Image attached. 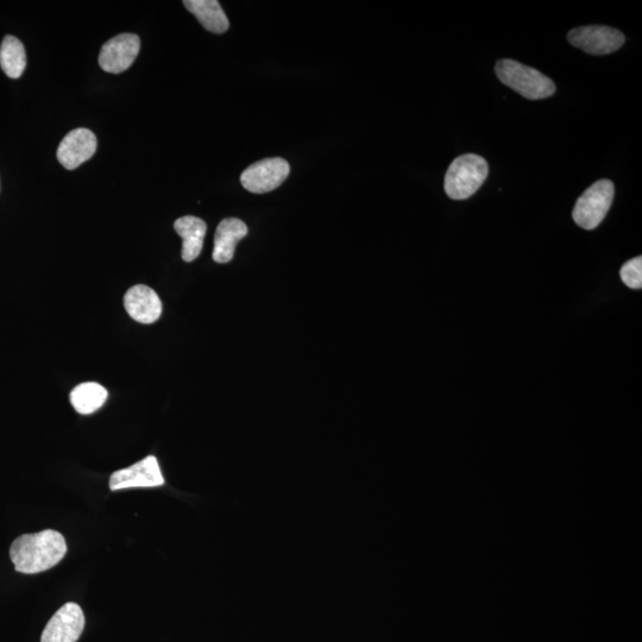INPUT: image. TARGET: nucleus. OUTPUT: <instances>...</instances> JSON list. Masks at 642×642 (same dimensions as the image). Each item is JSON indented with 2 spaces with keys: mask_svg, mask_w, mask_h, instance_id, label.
Instances as JSON below:
<instances>
[{
  "mask_svg": "<svg viewBox=\"0 0 642 642\" xmlns=\"http://www.w3.org/2000/svg\"><path fill=\"white\" fill-rule=\"evenodd\" d=\"M67 544L58 531L24 534L10 547L11 562L21 574L35 575L58 565L66 556Z\"/></svg>",
  "mask_w": 642,
  "mask_h": 642,
  "instance_id": "obj_1",
  "label": "nucleus"
},
{
  "mask_svg": "<svg viewBox=\"0 0 642 642\" xmlns=\"http://www.w3.org/2000/svg\"><path fill=\"white\" fill-rule=\"evenodd\" d=\"M497 78L503 85L531 100H540L553 96L556 85L543 73L514 60H500L495 66Z\"/></svg>",
  "mask_w": 642,
  "mask_h": 642,
  "instance_id": "obj_2",
  "label": "nucleus"
},
{
  "mask_svg": "<svg viewBox=\"0 0 642 642\" xmlns=\"http://www.w3.org/2000/svg\"><path fill=\"white\" fill-rule=\"evenodd\" d=\"M489 173L488 162L482 156L467 154L457 157L445 175V192L453 200H465L474 195Z\"/></svg>",
  "mask_w": 642,
  "mask_h": 642,
  "instance_id": "obj_3",
  "label": "nucleus"
},
{
  "mask_svg": "<svg viewBox=\"0 0 642 642\" xmlns=\"http://www.w3.org/2000/svg\"><path fill=\"white\" fill-rule=\"evenodd\" d=\"M615 186L610 180H600L590 186L577 200L572 217L584 230H594L606 218L613 204Z\"/></svg>",
  "mask_w": 642,
  "mask_h": 642,
  "instance_id": "obj_4",
  "label": "nucleus"
},
{
  "mask_svg": "<svg viewBox=\"0 0 642 642\" xmlns=\"http://www.w3.org/2000/svg\"><path fill=\"white\" fill-rule=\"evenodd\" d=\"M291 167L281 157L254 163L242 173L241 182L250 193L263 194L276 190L288 178Z\"/></svg>",
  "mask_w": 642,
  "mask_h": 642,
  "instance_id": "obj_5",
  "label": "nucleus"
},
{
  "mask_svg": "<svg viewBox=\"0 0 642 642\" xmlns=\"http://www.w3.org/2000/svg\"><path fill=\"white\" fill-rule=\"evenodd\" d=\"M572 46L590 55H608L619 50L626 41L625 35L603 25H588L572 29L568 34Z\"/></svg>",
  "mask_w": 642,
  "mask_h": 642,
  "instance_id": "obj_6",
  "label": "nucleus"
},
{
  "mask_svg": "<svg viewBox=\"0 0 642 642\" xmlns=\"http://www.w3.org/2000/svg\"><path fill=\"white\" fill-rule=\"evenodd\" d=\"M85 615L77 603L62 606L49 620L41 642H77L84 632Z\"/></svg>",
  "mask_w": 642,
  "mask_h": 642,
  "instance_id": "obj_7",
  "label": "nucleus"
},
{
  "mask_svg": "<svg viewBox=\"0 0 642 642\" xmlns=\"http://www.w3.org/2000/svg\"><path fill=\"white\" fill-rule=\"evenodd\" d=\"M141 49V40L135 34H121L107 41L99 54L103 71L119 74L134 64Z\"/></svg>",
  "mask_w": 642,
  "mask_h": 642,
  "instance_id": "obj_8",
  "label": "nucleus"
},
{
  "mask_svg": "<svg viewBox=\"0 0 642 642\" xmlns=\"http://www.w3.org/2000/svg\"><path fill=\"white\" fill-rule=\"evenodd\" d=\"M165 484L159 462L154 456H148L127 469L113 472L110 478L112 492L130 488H153Z\"/></svg>",
  "mask_w": 642,
  "mask_h": 642,
  "instance_id": "obj_9",
  "label": "nucleus"
},
{
  "mask_svg": "<svg viewBox=\"0 0 642 642\" xmlns=\"http://www.w3.org/2000/svg\"><path fill=\"white\" fill-rule=\"evenodd\" d=\"M97 151V137L91 130L75 129L62 140L58 160L62 167L73 171L90 160Z\"/></svg>",
  "mask_w": 642,
  "mask_h": 642,
  "instance_id": "obj_10",
  "label": "nucleus"
},
{
  "mask_svg": "<svg viewBox=\"0 0 642 642\" xmlns=\"http://www.w3.org/2000/svg\"><path fill=\"white\" fill-rule=\"evenodd\" d=\"M124 306L129 316L141 324H153L162 314L159 295L148 286L137 285L129 289L124 297Z\"/></svg>",
  "mask_w": 642,
  "mask_h": 642,
  "instance_id": "obj_11",
  "label": "nucleus"
},
{
  "mask_svg": "<svg viewBox=\"0 0 642 642\" xmlns=\"http://www.w3.org/2000/svg\"><path fill=\"white\" fill-rule=\"evenodd\" d=\"M248 235V226L237 218H226L218 225L214 236L213 260L223 264L229 263L235 256L239 241Z\"/></svg>",
  "mask_w": 642,
  "mask_h": 642,
  "instance_id": "obj_12",
  "label": "nucleus"
},
{
  "mask_svg": "<svg viewBox=\"0 0 642 642\" xmlns=\"http://www.w3.org/2000/svg\"><path fill=\"white\" fill-rule=\"evenodd\" d=\"M174 229L182 238V260L193 262L201 254L204 247L207 225L203 219L186 216L176 220Z\"/></svg>",
  "mask_w": 642,
  "mask_h": 642,
  "instance_id": "obj_13",
  "label": "nucleus"
},
{
  "mask_svg": "<svg viewBox=\"0 0 642 642\" xmlns=\"http://www.w3.org/2000/svg\"><path fill=\"white\" fill-rule=\"evenodd\" d=\"M184 5L211 33L224 34L229 30L228 17L217 0H186Z\"/></svg>",
  "mask_w": 642,
  "mask_h": 642,
  "instance_id": "obj_14",
  "label": "nucleus"
},
{
  "mask_svg": "<svg viewBox=\"0 0 642 642\" xmlns=\"http://www.w3.org/2000/svg\"><path fill=\"white\" fill-rule=\"evenodd\" d=\"M107 390L96 382L81 383L71 393V404L79 414L88 415L97 412L107 400Z\"/></svg>",
  "mask_w": 642,
  "mask_h": 642,
  "instance_id": "obj_15",
  "label": "nucleus"
},
{
  "mask_svg": "<svg viewBox=\"0 0 642 642\" xmlns=\"http://www.w3.org/2000/svg\"><path fill=\"white\" fill-rule=\"evenodd\" d=\"M0 67L11 79L22 77L27 67V55L23 43L15 36H6L0 46Z\"/></svg>",
  "mask_w": 642,
  "mask_h": 642,
  "instance_id": "obj_16",
  "label": "nucleus"
},
{
  "mask_svg": "<svg viewBox=\"0 0 642 642\" xmlns=\"http://www.w3.org/2000/svg\"><path fill=\"white\" fill-rule=\"evenodd\" d=\"M621 280L632 289L642 288V257H635L633 260L623 264L620 272Z\"/></svg>",
  "mask_w": 642,
  "mask_h": 642,
  "instance_id": "obj_17",
  "label": "nucleus"
}]
</instances>
